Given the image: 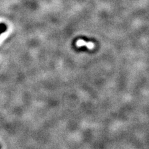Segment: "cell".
Wrapping results in <instances>:
<instances>
[{"mask_svg": "<svg viewBox=\"0 0 149 149\" xmlns=\"http://www.w3.org/2000/svg\"><path fill=\"white\" fill-rule=\"evenodd\" d=\"M6 31V26L5 24H3V23H1V24H0V34H2L3 32H5Z\"/></svg>", "mask_w": 149, "mask_h": 149, "instance_id": "cell-1", "label": "cell"}]
</instances>
